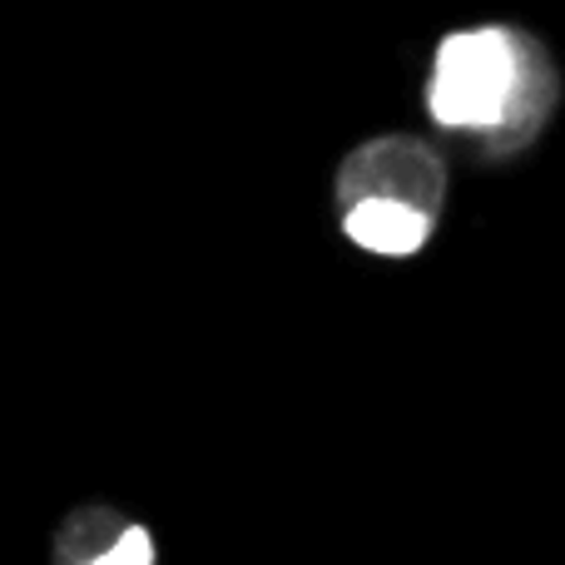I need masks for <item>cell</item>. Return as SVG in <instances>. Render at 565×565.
<instances>
[{"label":"cell","mask_w":565,"mask_h":565,"mask_svg":"<svg viewBox=\"0 0 565 565\" xmlns=\"http://www.w3.org/2000/svg\"><path fill=\"white\" fill-rule=\"evenodd\" d=\"M516 89V35L511 30H457L441 40L431 70V115L441 129L497 135Z\"/></svg>","instance_id":"6da1fadb"},{"label":"cell","mask_w":565,"mask_h":565,"mask_svg":"<svg viewBox=\"0 0 565 565\" xmlns=\"http://www.w3.org/2000/svg\"><path fill=\"white\" fill-rule=\"evenodd\" d=\"M348 238L367 254H382V258H407L427 244L431 234V214L422 209L402 204V199H358L348 204V218H342Z\"/></svg>","instance_id":"7a4b0ae2"},{"label":"cell","mask_w":565,"mask_h":565,"mask_svg":"<svg viewBox=\"0 0 565 565\" xmlns=\"http://www.w3.org/2000/svg\"><path fill=\"white\" fill-rule=\"evenodd\" d=\"M85 565H154V541L145 526H125L115 536V546H105L99 556H89Z\"/></svg>","instance_id":"3957f363"}]
</instances>
